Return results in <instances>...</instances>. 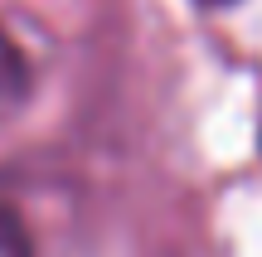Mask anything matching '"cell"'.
Masks as SVG:
<instances>
[{"label": "cell", "mask_w": 262, "mask_h": 257, "mask_svg": "<svg viewBox=\"0 0 262 257\" xmlns=\"http://www.w3.org/2000/svg\"><path fill=\"white\" fill-rule=\"evenodd\" d=\"M25 83H29L25 58H19V49L10 44V34L0 29V116H10V112L19 107V97H25Z\"/></svg>", "instance_id": "obj_1"}, {"label": "cell", "mask_w": 262, "mask_h": 257, "mask_svg": "<svg viewBox=\"0 0 262 257\" xmlns=\"http://www.w3.org/2000/svg\"><path fill=\"white\" fill-rule=\"evenodd\" d=\"M0 257H29V243H25V233H19L15 214L5 204H0Z\"/></svg>", "instance_id": "obj_2"}, {"label": "cell", "mask_w": 262, "mask_h": 257, "mask_svg": "<svg viewBox=\"0 0 262 257\" xmlns=\"http://www.w3.org/2000/svg\"><path fill=\"white\" fill-rule=\"evenodd\" d=\"M204 5H233V0H204Z\"/></svg>", "instance_id": "obj_3"}]
</instances>
